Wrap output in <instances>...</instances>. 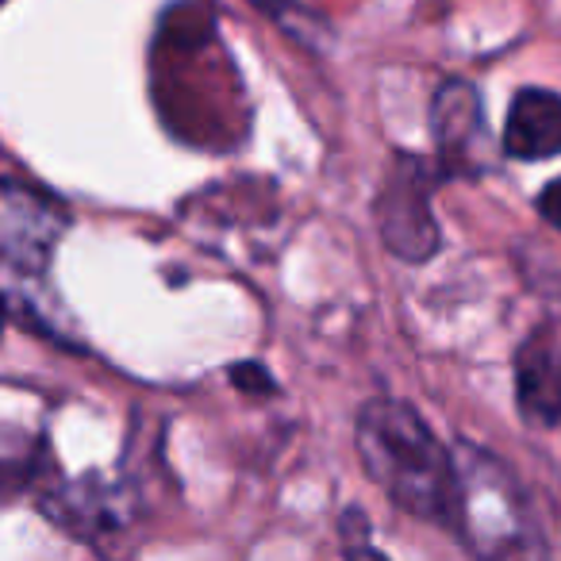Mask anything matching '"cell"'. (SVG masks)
I'll return each instance as SVG.
<instances>
[{"instance_id": "obj_3", "label": "cell", "mask_w": 561, "mask_h": 561, "mask_svg": "<svg viewBox=\"0 0 561 561\" xmlns=\"http://www.w3.org/2000/svg\"><path fill=\"white\" fill-rule=\"evenodd\" d=\"M446 181L443 165L435 158L397 154L381 181V193L374 201V219L381 242L392 257L408 265H423L438 254L443 231L435 219V185Z\"/></svg>"}, {"instance_id": "obj_4", "label": "cell", "mask_w": 561, "mask_h": 561, "mask_svg": "<svg viewBox=\"0 0 561 561\" xmlns=\"http://www.w3.org/2000/svg\"><path fill=\"white\" fill-rule=\"evenodd\" d=\"M431 135H435V162L446 178H473L489 165V127L484 104L473 81L446 78L431 96Z\"/></svg>"}, {"instance_id": "obj_9", "label": "cell", "mask_w": 561, "mask_h": 561, "mask_svg": "<svg viewBox=\"0 0 561 561\" xmlns=\"http://www.w3.org/2000/svg\"><path fill=\"white\" fill-rule=\"evenodd\" d=\"M339 538H343V553H351V558H369V553L381 558V550L369 542V519L362 515V507H346L339 515Z\"/></svg>"}, {"instance_id": "obj_6", "label": "cell", "mask_w": 561, "mask_h": 561, "mask_svg": "<svg viewBox=\"0 0 561 561\" xmlns=\"http://www.w3.org/2000/svg\"><path fill=\"white\" fill-rule=\"evenodd\" d=\"M39 504L47 519H55L58 527H66L78 538L119 535L131 519V504H127L124 489L108 484L104 477H81V481L58 484Z\"/></svg>"}, {"instance_id": "obj_12", "label": "cell", "mask_w": 561, "mask_h": 561, "mask_svg": "<svg viewBox=\"0 0 561 561\" xmlns=\"http://www.w3.org/2000/svg\"><path fill=\"white\" fill-rule=\"evenodd\" d=\"M535 204H538V216H542L546 224L553 227V231H561V178L546 181Z\"/></svg>"}, {"instance_id": "obj_5", "label": "cell", "mask_w": 561, "mask_h": 561, "mask_svg": "<svg viewBox=\"0 0 561 561\" xmlns=\"http://www.w3.org/2000/svg\"><path fill=\"white\" fill-rule=\"evenodd\" d=\"M4 262L20 273H43L50 262V250L66 234V216L47 196L20 188L16 181L4 185Z\"/></svg>"}, {"instance_id": "obj_1", "label": "cell", "mask_w": 561, "mask_h": 561, "mask_svg": "<svg viewBox=\"0 0 561 561\" xmlns=\"http://www.w3.org/2000/svg\"><path fill=\"white\" fill-rule=\"evenodd\" d=\"M354 446L369 481L408 515L435 527H454L458 466L454 446H443L420 412L404 400L377 397L362 404Z\"/></svg>"}, {"instance_id": "obj_8", "label": "cell", "mask_w": 561, "mask_h": 561, "mask_svg": "<svg viewBox=\"0 0 561 561\" xmlns=\"http://www.w3.org/2000/svg\"><path fill=\"white\" fill-rule=\"evenodd\" d=\"M500 147L515 162H546L561 154V93L542 85L519 89L504 119Z\"/></svg>"}, {"instance_id": "obj_2", "label": "cell", "mask_w": 561, "mask_h": 561, "mask_svg": "<svg viewBox=\"0 0 561 561\" xmlns=\"http://www.w3.org/2000/svg\"><path fill=\"white\" fill-rule=\"evenodd\" d=\"M458 496H454L450 535L477 558H527L546 553L535 507L523 484L500 458L477 443L454 446Z\"/></svg>"}, {"instance_id": "obj_10", "label": "cell", "mask_w": 561, "mask_h": 561, "mask_svg": "<svg viewBox=\"0 0 561 561\" xmlns=\"http://www.w3.org/2000/svg\"><path fill=\"white\" fill-rule=\"evenodd\" d=\"M250 4H254L262 16L277 20V24L285 27V32L297 35L300 43H316L312 32H308V20L312 16H308V9H300L297 0H250Z\"/></svg>"}, {"instance_id": "obj_7", "label": "cell", "mask_w": 561, "mask_h": 561, "mask_svg": "<svg viewBox=\"0 0 561 561\" xmlns=\"http://www.w3.org/2000/svg\"><path fill=\"white\" fill-rule=\"evenodd\" d=\"M515 404L535 427L561 423V335L535 328L515 351Z\"/></svg>"}, {"instance_id": "obj_11", "label": "cell", "mask_w": 561, "mask_h": 561, "mask_svg": "<svg viewBox=\"0 0 561 561\" xmlns=\"http://www.w3.org/2000/svg\"><path fill=\"white\" fill-rule=\"evenodd\" d=\"M231 385L239 392H250V397H270V392L277 389V381H273V374L262 366V362H234Z\"/></svg>"}]
</instances>
